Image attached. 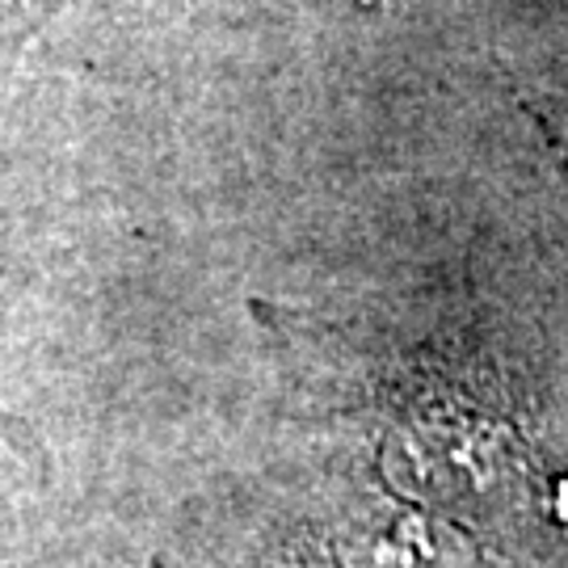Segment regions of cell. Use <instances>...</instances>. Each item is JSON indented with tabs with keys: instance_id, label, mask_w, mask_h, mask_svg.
<instances>
[{
	"instance_id": "1",
	"label": "cell",
	"mask_w": 568,
	"mask_h": 568,
	"mask_svg": "<svg viewBox=\"0 0 568 568\" xmlns=\"http://www.w3.org/2000/svg\"><path fill=\"white\" fill-rule=\"evenodd\" d=\"M21 514V488L0 485V568H30V539Z\"/></svg>"
}]
</instances>
